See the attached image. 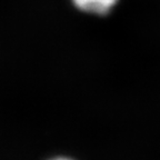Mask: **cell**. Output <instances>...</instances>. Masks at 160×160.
<instances>
[{
  "instance_id": "6da1fadb",
  "label": "cell",
  "mask_w": 160,
  "mask_h": 160,
  "mask_svg": "<svg viewBox=\"0 0 160 160\" xmlns=\"http://www.w3.org/2000/svg\"><path fill=\"white\" fill-rule=\"evenodd\" d=\"M118 0H73L76 7L87 12L105 15L109 11Z\"/></svg>"
},
{
  "instance_id": "7a4b0ae2",
  "label": "cell",
  "mask_w": 160,
  "mask_h": 160,
  "mask_svg": "<svg viewBox=\"0 0 160 160\" xmlns=\"http://www.w3.org/2000/svg\"><path fill=\"white\" fill-rule=\"evenodd\" d=\"M55 160H71V159H67V158H59V159H55Z\"/></svg>"
}]
</instances>
